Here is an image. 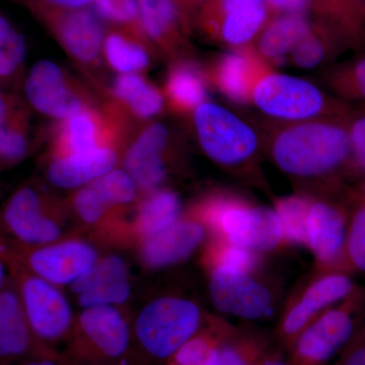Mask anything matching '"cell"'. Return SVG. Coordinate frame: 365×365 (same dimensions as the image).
Segmentation results:
<instances>
[{
	"label": "cell",
	"instance_id": "7dc6e473",
	"mask_svg": "<svg viewBox=\"0 0 365 365\" xmlns=\"http://www.w3.org/2000/svg\"><path fill=\"white\" fill-rule=\"evenodd\" d=\"M41 4L57 9H76L88 7L93 0H37Z\"/></svg>",
	"mask_w": 365,
	"mask_h": 365
},
{
	"label": "cell",
	"instance_id": "8fae6325",
	"mask_svg": "<svg viewBox=\"0 0 365 365\" xmlns=\"http://www.w3.org/2000/svg\"><path fill=\"white\" fill-rule=\"evenodd\" d=\"M172 131L160 122H148L132 137L123 155L124 170L140 192L160 189L168 177V163L175 150Z\"/></svg>",
	"mask_w": 365,
	"mask_h": 365
},
{
	"label": "cell",
	"instance_id": "60d3db41",
	"mask_svg": "<svg viewBox=\"0 0 365 365\" xmlns=\"http://www.w3.org/2000/svg\"><path fill=\"white\" fill-rule=\"evenodd\" d=\"M222 365H261V352L247 340L225 341L220 346Z\"/></svg>",
	"mask_w": 365,
	"mask_h": 365
},
{
	"label": "cell",
	"instance_id": "e0dca14e",
	"mask_svg": "<svg viewBox=\"0 0 365 365\" xmlns=\"http://www.w3.org/2000/svg\"><path fill=\"white\" fill-rule=\"evenodd\" d=\"M71 289L83 309L124 304L131 294L128 268L121 257H106L74 281Z\"/></svg>",
	"mask_w": 365,
	"mask_h": 365
},
{
	"label": "cell",
	"instance_id": "ab89813d",
	"mask_svg": "<svg viewBox=\"0 0 365 365\" xmlns=\"http://www.w3.org/2000/svg\"><path fill=\"white\" fill-rule=\"evenodd\" d=\"M211 259L212 267L220 266L247 274H252L259 264L257 252L225 240L216 245Z\"/></svg>",
	"mask_w": 365,
	"mask_h": 365
},
{
	"label": "cell",
	"instance_id": "277c9868",
	"mask_svg": "<svg viewBox=\"0 0 365 365\" xmlns=\"http://www.w3.org/2000/svg\"><path fill=\"white\" fill-rule=\"evenodd\" d=\"M202 314L192 300L165 297L153 300L134 323L137 344L151 359L168 360L200 330Z\"/></svg>",
	"mask_w": 365,
	"mask_h": 365
},
{
	"label": "cell",
	"instance_id": "ac0fdd59",
	"mask_svg": "<svg viewBox=\"0 0 365 365\" xmlns=\"http://www.w3.org/2000/svg\"><path fill=\"white\" fill-rule=\"evenodd\" d=\"M353 324L345 312L330 311L312 322L295 340L299 365H319L333 356L351 337Z\"/></svg>",
	"mask_w": 365,
	"mask_h": 365
},
{
	"label": "cell",
	"instance_id": "3957f363",
	"mask_svg": "<svg viewBox=\"0 0 365 365\" xmlns=\"http://www.w3.org/2000/svg\"><path fill=\"white\" fill-rule=\"evenodd\" d=\"M134 120L112 101L78 113L53 125L49 134L50 158L66 157L103 148H125L134 135Z\"/></svg>",
	"mask_w": 365,
	"mask_h": 365
},
{
	"label": "cell",
	"instance_id": "f5cc1de1",
	"mask_svg": "<svg viewBox=\"0 0 365 365\" xmlns=\"http://www.w3.org/2000/svg\"><path fill=\"white\" fill-rule=\"evenodd\" d=\"M116 365H133L132 364V362L128 359H124L123 360H121V361L119 362V364H117Z\"/></svg>",
	"mask_w": 365,
	"mask_h": 365
},
{
	"label": "cell",
	"instance_id": "cb8c5ba5",
	"mask_svg": "<svg viewBox=\"0 0 365 365\" xmlns=\"http://www.w3.org/2000/svg\"><path fill=\"white\" fill-rule=\"evenodd\" d=\"M106 93L134 121H153L165 106L163 91L141 74H119Z\"/></svg>",
	"mask_w": 365,
	"mask_h": 365
},
{
	"label": "cell",
	"instance_id": "52a82bcc",
	"mask_svg": "<svg viewBox=\"0 0 365 365\" xmlns=\"http://www.w3.org/2000/svg\"><path fill=\"white\" fill-rule=\"evenodd\" d=\"M71 337L66 356L72 365H116L130 350V328L113 306L85 307Z\"/></svg>",
	"mask_w": 365,
	"mask_h": 365
},
{
	"label": "cell",
	"instance_id": "f1b7e54d",
	"mask_svg": "<svg viewBox=\"0 0 365 365\" xmlns=\"http://www.w3.org/2000/svg\"><path fill=\"white\" fill-rule=\"evenodd\" d=\"M29 120L25 106L14 96L0 93V160L16 163L29 150Z\"/></svg>",
	"mask_w": 365,
	"mask_h": 365
},
{
	"label": "cell",
	"instance_id": "5bb4252c",
	"mask_svg": "<svg viewBox=\"0 0 365 365\" xmlns=\"http://www.w3.org/2000/svg\"><path fill=\"white\" fill-rule=\"evenodd\" d=\"M144 33L155 51L170 61L189 57L193 21L174 0H137Z\"/></svg>",
	"mask_w": 365,
	"mask_h": 365
},
{
	"label": "cell",
	"instance_id": "7402d4cb",
	"mask_svg": "<svg viewBox=\"0 0 365 365\" xmlns=\"http://www.w3.org/2000/svg\"><path fill=\"white\" fill-rule=\"evenodd\" d=\"M351 288V281L343 275L327 276L309 285L283 319L281 333L285 339L294 342L319 312L345 297Z\"/></svg>",
	"mask_w": 365,
	"mask_h": 365
},
{
	"label": "cell",
	"instance_id": "d6986e66",
	"mask_svg": "<svg viewBox=\"0 0 365 365\" xmlns=\"http://www.w3.org/2000/svg\"><path fill=\"white\" fill-rule=\"evenodd\" d=\"M124 153L125 148L103 146L86 153L51 158L47 168L48 181L58 188H81L116 169Z\"/></svg>",
	"mask_w": 365,
	"mask_h": 365
},
{
	"label": "cell",
	"instance_id": "603a6c76",
	"mask_svg": "<svg viewBox=\"0 0 365 365\" xmlns=\"http://www.w3.org/2000/svg\"><path fill=\"white\" fill-rule=\"evenodd\" d=\"M205 71L195 60L184 57L170 61L163 93L165 105L178 115H192L208 101Z\"/></svg>",
	"mask_w": 365,
	"mask_h": 365
},
{
	"label": "cell",
	"instance_id": "db71d44e",
	"mask_svg": "<svg viewBox=\"0 0 365 365\" xmlns=\"http://www.w3.org/2000/svg\"><path fill=\"white\" fill-rule=\"evenodd\" d=\"M20 1L26 2V4L32 7L37 0H20Z\"/></svg>",
	"mask_w": 365,
	"mask_h": 365
},
{
	"label": "cell",
	"instance_id": "5b68a950",
	"mask_svg": "<svg viewBox=\"0 0 365 365\" xmlns=\"http://www.w3.org/2000/svg\"><path fill=\"white\" fill-rule=\"evenodd\" d=\"M32 9L76 66L96 88H101L103 81L98 72L104 61L103 45L107 30L98 14L88 7L57 9L39 1Z\"/></svg>",
	"mask_w": 365,
	"mask_h": 365
},
{
	"label": "cell",
	"instance_id": "2e32d148",
	"mask_svg": "<svg viewBox=\"0 0 365 365\" xmlns=\"http://www.w3.org/2000/svg\"><path fill=\"white\" fill-rule=\"evenodd\" d=\"M7 230L24 244L44 246L59 239L61 230L48 215L45 197L33 187L14 192L4 210Z\"/></svg>",
	"mask_w": 365,
	"mask_h": 365
},
{
	"label": "cell",
	"instance_id": "681fc988",
	"mask_svg": "<svg viewBox=\"0 0 365 365\" xmlns=\"http://www.w3.org/2000/svg\"><path fill=\"white\" fill-rule=\"evenodd\" d=\"M6 277V266L1 260H0V292H1L2 285Z\"/></svg>",
	"mask_w": 365,
	"mask_h": 365
},
{
	"label": "cell",
	"instance_id": "816d5d0a",
	"mask_svg": "<svg viewBox=\"0 0 365 365\" xmlns=\"http://www.w3.org/2000/svg\"><path fill=\"white\" fill-rule=\"evenodd\" d=\"M357 4H359L360 9H361L362 13L365 16V0H356Z\"/></svg>",
	"mask_w": 365,
	"mask_h": 365
},
{
	"label": "cell",
	"instance_id": "f6af8a7d",
	"mask_svg": "<svg viewBox=\"0 0 365 365\" xmlns=\"http://www.w3.org/2000/svg\"><path fill=\"white\" fill-rule=\"evenodd\" d=\"M21 365H72L66 355H60L45 346L39 351L26 357Z\"/></svg>",
	"mask_w": 365,
	"mask_h": 365
},
{
	"label": "cell",
	"instance_id": "f907efd6",
	"mask_svg": "<svg viewBox=\"0 0 365 365\" xmlns=\"http://www.w3.org/2000/svg\"><path fill=\"white\" fill-rule=\"evenodd\" d=\"M261 365H287L283 360L278 359H271L265 360Z\"/></svg>",
	"mask_w": 365,
	"mask_h": 365
},
{
	"label": "cell",
	"instance_id": "d590c367",
	"mask_svg": "<svg viewBox=\"0 0 365 365\" xmlns=\"http://www.w3.org/2000/svg\"><path fill=\"white\" fill-rule=\"evenodd\" d=\"M93 6L103 21L150 42L144 33L137 0H93Z\"/></svg>",
	"mask_w": 365,
	"mask_h": 365
},
{
	"label": "cell",
	"instance_id": "484cf974",
	"mask_svg": "<svg viewBox=\"0 0 365 365\" xmlns=\"http://www.w3.org/2000/svg\"><path fill=\"white\" fill-rule=\"evenodd\" d=\"M345 241L344 216L332 204L313 200L307 215V246L319 261L337 258Z\"/></svg>",
	"mask_w": 365,
	"mask_h": 365
},
{
	"label": "cell",
	"instance_id": "1f68e13d",
	"mask_svg": "<svg viewBox=\"0 0 365 365\" xmlns=\"http://www.w3.org/2000/svg\"><path fill=\"white\" fill-rule=\"evenodd\" d=\"M283 240L280 218L275 209L251 206L244 246L257 252H270Z\"/></svg>",
	"mask_w": 365,
	"mask_h": 365
},
{
	"label": "cell",
	"instance_id": "ba28073f",
	"mask_svg": "<svg viewBox=\"0 0 365 365\" xmlns=\"http://www.w3.org/2000/svg\"><path fill=\"white\" fill-rule=\"evenodd\" d=\"M273 16L263 0H207L194 28L213 44L237 49L254 45Z\"/></svg>",
	"mask_w": 365,
	"mask_h": 365
},
{
	"label": "cell",
	"instance_id": "74e56055",
	"mask_svg": "<svg viewBox=\"0 0 365 365\" xmlns=\"http://www.w3.org/2000/svg\"><path fill=\"white\" fill-rule=\"evenodd\" d=\"M93 182L115 208L133 203L140 192L130 175L126 170L117 168Z\"/></svg>",
	"mask_w": 365,
	"mask_h": 365
},
{
	"label": "cell",
	"instance_id": "4316f807",
	"mask_svg": "<svg viewBox=\"0 0 365 365\" xmlns=\"http://www.w3.org/2000/svg\"><path fill=\"white\" fill-rule=\"evenodd\" d=\"M150 42L123 29L110 26L103 45V59L112 71L120 74H141L153 62Z\"/></svg>",
	"mask_w": 365,
	"mask_h": 365
},
{
	"label": "cell",
	"instance_id": "bcb514c9",
	"mask_svg": "<svg viewBox=\"0 0 365 365\" xmlns=\"http://www.w3.org/2000/svg\"><path fill=\"white\" fill-rule=\"evenodd\" d=\"M175 4L182 11V14L194 24L196 14L206 4L207 0H174Z\"/></svg>",
	"mask_w": 365,
	"mask_h": 365
},
{
	"label": "cell",
	"instance_id": "ee69618b",
	"mask_svg": "<svg viewBox=\"0 0 365 365\" xmlns=\"http://www.w3.org/2000/svg\"><path fill=\"white\" fill-rule=\"evenodd\" d=\"M274 16L281 14L313 13L314 0H263Z\"/></svg>",
	"mask_w": 365,
	"mask_h": 365
},
{
	"label": "cell",
	"instance_id": "44dd1931",
	"mask_svg": "<svg viewBox=\"0 0 365 365\" xmlns=\"http://www.w3.org/2000/svg\"><path fill=\"white\" fill-rule=\"evenodd\" d=\"M45 344L36 339L26 319L20 294L11 288L0 292V365L39 351Z\"/></svg>",
	"mask_w": 365,
	"mask_h": 365
},
{
	"label": "cell",
	"instance_id": "9a60e30c",
	"mask_svg": "<svg viewBox=\"0 0 365 365\" xmlns=\"http://www.w3.org/2000/svg\"><path fill=\"white\" fill-rule=\"evenodd\" d=\"M98 261L96 249L78 240L37 247L26 258V265L33 274L56 287L72 284Z\"/></svg>",
	"mask_w": 365,
	"mask_h": 365
},
{
	"label": "cell",
	"instance_id": "30bf717a",
	"mask_svg": "<svg viewBox=\"0 0 365 365\" xmlns=\"http://www.w3.org/2000/svg\"><path fill=\"white\" fill-rule=\"evenodd\" d=\"M21 304L36 339L43 344L66 338L72 330V312L56 285L35 274L21 275Z\"/></svg>",
	"mask_w": 365,
	"mask_h": 365
},
{
	"label": "cell",
	"instance_id": "d6a6232c",
	"mask_svg": "<svg viewBox=\"0 0 365 365\" xmlns=\"http://www.w3.org/2000/svg\"><path fill=\"white\" fill-rule=\"evenodd\" d=\"M325 81L340 100L365 103V57L334 66Z\"/></svg>",
	"mask_w": 365,
	"mask_h": 365
},
{
	"label": "cell",
	"instance_id": "9c48e42d",
	"mask_svg": "<svg viewBox=\"0 0 365 365\" xmlns=\"http://www.w3.org/2000/svg\"><path fill=\"white\" fill-rule=\"evenodd\" d=\"M25 91L36 111L56 121L100 104L88 86L48 60L37 62L32 67L26 78Z\"/></svg>",
	"mask_w": 365,
	"mask_h": 365
},
{
	"label": "cell",
	"instance_id": "8d00e7d4",
	"mask_svg": "<svg viewBox=\"0 0 365 365\" xmlns=\"http://www.w3.org/2000/svg\"><path fill=\"white\" fill-rule=\"evenodd\" d=\"M222 339L211 332H198L170 357V365H222L220 346Z\"/></svg>",
	"mask_w": 365,
	"mask_h": 365
},
{
	"label": "cell",
	"instance_id": "b9f144b4",
	"mask_svg": "<svg viewBox=\"0 0 365 365\" xmlns=\"http://www.w3.org/2000/svg\"><path fill=\"white\" fill-rule=\"evenodd\" d=\"M348 134L353 162L365 173V110L352 111L347 118Z\"/></svg>",
	"mask_w": 365,
	"mask_h": 365
},
{
	"label": "cell",
	"instance_id": "6da1fadb",
	"mask_svg": "<svg viewBox=\"0 0 365 365\" xmlns=\"http://www.w3.org/2000/svg\"><path fill=\"white\" fill-rule=\"evenodd\" d=\"M349 115L299 122L271 121L266 124L262 140L274 163L288 176L302 180L326 177L351 155Z\"/></svg>",
	"mask_w": 365,
	"mask_h": 365
},
{
	"label": "cell",
	"instance_id": "83f0119b",
	"mask_svg": "<svg viewBox=\"0 0 365 365\" xmlns=\"http://www.w3.org/2000/svg\"><path fill=\"white\" fill-rule=\"evenodd\" d=\"M344 47L348 46L339 32L316 16L311 28L288 55L285 64L299 69L316 68L330 61Z\"/></svg>",
	"mask_w": 365,
	"mask_h": 365
},
{
	"label": "cell",
	"instance_id": "4dcf8cb0",
	"mask_svg": "<svg viewBox=\"0 0 365 365\" xmlns=\"http://www.w3.org/2000/svg\"><path fill=\"white\" fill-rule=\"evenodd\" d=\"M313 14L332 25L348 47L365 43V16L356 0H314Z\"/></svg>",
	"mask_w": 365,
	"mask_h": 365
},
{
	"label": "cell",
	"instance_id": "7c38bea8",
	"mask_svg": "<svg viewBox=\"0 0 365 365\" xmlns=\"http://www.w3.org/2000/svg\"><path fill=\"white\" fill-rule=\"evenodd\" d=\"M209 294L218 311L237 318L260 319L273 312L272 294L251 274L215 266L211 270Z\"/></svg>",
	"mask_w": 365,
	"mask_h": 365
},
{
	"label": "cell",
	"instance_id": "7a4b0ae2",
	"mask_svg": "<svg viewBox=\"0 0 365 365\" xmlns=\"http://www.w3.org/2000/svg\"><path fill=\"white\" fill-rule=\"evenodd\" d=\"M252 104L278 122L345 117L352 112L348 103L328 95L311 81L273 69L257 83Z\"/></svg>",
	"mask_w": 365,
	"mask_h": 365
},
{
	"label": "cell",
	"instance_id": "d4e9b609",
	"mask_svg": "<svg viewBox=\"0 0 365 365\" xmlns=\"http://www.w3.org/2000/svg\"><path fill=\"white\" fill-rule=\"evenodd\" d=\"M309 14H275L255 41L254 47L271 67L285 66L289 53L311 28Z\"/></svg>",
	"mask_w": 365,
	"mask_h": 365
},
{
	"label": "cell",
	"instance_id": "ffe728a7",
	"mask_svg": "<svg viewBox=\"0 0 365 365\" xmlns=\"http://www.w3.org/2000/svg\"><path fill=\"white\" fill-rule=\"evenodd\" d=\"M205 227L195 220H180L172 227L143 239L140 257L148 268H165L188 258L203 242Z\"/></svg>",
	"mask_w": 365,
	"mask_h": 365
},
{
	"label": "cell",
	"instance_id": "836d02e7",
	"mask_svg": "<svg viewBox=\"0 0 365 365\" xmlns=\"http://www.w3.org/2000/svg\"><path fill=\"white\" fill-rule=\"evenodd\" d=\"M312 199L309 196L283 197L276 202L275 211L279 216L283 239L292 245L307 246V215Z\"/></svg>",
	"mask_w": 365,
	"mask_h": 365
},
{
	"label": "cell",
	"instance_id": "e575fe53",
	"mask_svg": "<svg viewBox=\"0 0 365 365\" xmlns=\"http://www.w3.org/2000/svg\"><path fill=\"white\" fill-rule=\"evenodd\" d=\"M26 48L23 35L0 14V81L11 83L25 63Z\"/></svg>",
	"mask_w": 365,
	"mask_h": 365
},
{
	"label": "cell",
	"instance_id": "8992f818",
	"mask_svg": "<svg viewBox=\"0 0 365 365\" xmlns=\"http://www.w3.org/2000/svg\"><path fill=\"white\" fill-rule=\"evenodd\" d=\"M192 119L201 150L222 167L242 168L260 150V134L222 106L207 101L197 108Z\"/></svg>",
	"mask_w": 365,
	"mask_h": 365
},
{
	"label": "cell",
	"instance_id": "4fadbf2b",
	"mask_svg": "<svg viewBox=\"0 0 365 365\" xmlns=\"http://www.w3.org/2000/svg\"><path fill=\"white\" fill-rule=\"evenodd\" d=\"M272 69L254 45H250L220 55L205 69V73L209 86L217 88L228 100L250 105L257 83Z\"/></svg>",
	"mask_w": 365,
	"mask_h": 365
},
{
	"label": "cell",
	"instance_id": "f35d334b",
	"mask_svg": "<svg viewBox=\"0 0 365 365\" xmlns=\"http://www.w3.org/2000/svg\"><path fill=\"white\" fill-rule=\"evenodd\" d=\"M72 205L78 217L88 225L100 222L115 208L93 182L78 189Z\"/></svg>",
	"mask_w": 365,
	"mask_h": 365
},
{
	"label": "cell",
	"instance_id": "7bdbcfd3",
	"mask_svg": "<svg viewBox=\"0 0 365 365\" xmlns=\"http://www.w3.org/2000/svg\"><path fill=\"white\" fill-rule=\"evenodd\" d=\"M347 245L348 253L354 265L365 271V205L353 218Z\"/></svg>",
	"mask_w": 365,
	"mask_h": 365
},
{
	"label": "cell",
	"instance_id": "c3c4849f",
	"mask_svg": "<svg viewBox=\"0 0 365 365\" xmlns=\"http://www.w3.org/2000/svg\"><path fill=\"white\" fill-rule=\"evenodd\" d=\"M342 365H365V345L353 351Z\"/></svg>",
	"mask_w": 365,
	"mask_h": 365
},
{
	"label": "cell",
	"instance_id": "f546056e",
	"mask_svg": "<svg viewBox=\"0 0 365 365\" xmlns=\"http://www.w3.org/2000/svg\"><path fill=\"white\" fill-rule=\"evenodd\" d=\"M182 202L176 192L157 189L146 193L139 204L136 225L143 239L150 237L181 220Z\"/></svg>",
	"mask_w": 365,
	"mask_h": 365
}]
</instances>
